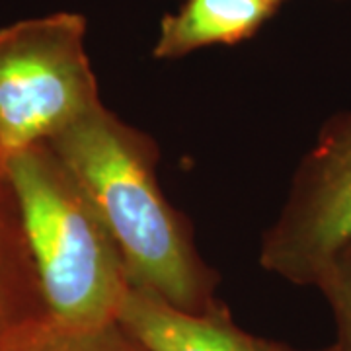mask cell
<instances>
[{
	"instance_id": "1",
	"label": "cell",
	"mask_w": 351,
	"mask_h": 351,
	"mask_svg": "<svg viewBox=\"0 0 351 351\" xmlns=\"http://www.w3.org/2000/svg\"><path fill=\"white\" fill-rule=\"evenodd\" d=\"M47 145L98 209L131 287L189 313L215 306V274L188 221L164 197L156 180L158 149L149 135L101 104Z\"/></svg>"
},
{
	"instance_id": "2",
	"label": "cell",
	"mask_w": 351,
	"mask_h": 351,
	"mask_svg": "<svg viewBox=\"0 0 351 351\" xmlns=\"http://www.w3.org/2000/svg\"><path fill=\"white\" fill-rule=\"evenodd\" d=\"M39 297L51 322H117L131 289L125 262L98 209L47 143L4 158Z\"/></svg>"
},
{
	"instance_id": "3",
	"label": "cell",
	"mask_w": 351,
	"mask_h": 351,
	"mask_svg": "<svg viewBox=\"0 0 351 351\" xmlns=\"http://www.w3.org/2000/svg\"><path fill=\"white\" fill-rule=\"evenodd\" d=\"M86 18L57 12L0 29V160L47 143L101 106Z\"/></svg>"
},
{
	"instance_id": "4",
	"label": "cell",
	"mask_w": 351,
	"mask_h": 351,
	"mask_svg": "<svg viewBox=\"0 0 351 351\" xmlns=\"http://www.w3.org/2000/svg\"><path fill=\"white\" fill-rule=\"evenodd\" d=\"M351 242V110L328 119L263 232L260 265L289 283L314 285Z\"/></svg>"
},
{
	"instance_id": "5",
	"label": "cell",
	"mask_w": 351,
	"mask_h": 351,
	"mask_svg": "<svg viewBox=\"0 0 351 351\" xmlns=\"http://www.w3.org/2000/svg\"><path fill=\"white\" fill-rule=\"evenodd\" d=\"M117 322L145 351H293L252 338L225 313L182 311L143 289H129Z\"/></svg>"
},
{
	"instance_id": "6",
	"label": "cell",
	"mask_w": 351,
	"mask_h": 351,
	"mask_svg": "<svg viewBox=\"0 0 351 351\" xmlns=\"http://www.w3.org/2000/svg\"><path fill=\"white\" fill-rule=\"evenodd\" d=\"M277 10L269 0H182L158 27L152 55L180 59L213 45H234L252 38Z\"/></svg>"
},
{
	"instance_id": "7",
	"label": "cell",
	"mask_w": 351,
	"mask_h": 351,
	"mask_svg": "<svg viewBox=\"0 0 351 351\" xmlns=\"http://www.w3.org/2000/svg\"><path fill=\"white\" fill-rule=\"evenodd\" d=\"M4 351H145L119 322L100 328H64L45 316L16 332Z\"/></svg>"
},
{
	"instance_id": "8",
	"label": "cell",
	"mask_w": 351,
	"mask_h": 351,
	"mask_svg": "<svg viewBox=\"0 0 351 351\" xmlns=\"http://www.w3.org/2000/svg\"><path fill=\"white\" fill-rule=\"evenodd\" d=\"M314 287H318L336 318L338 343L334 351H351V242L326 263Z\"/></svg>"
},
{
	"instance_id": "9",
	"label": "cell",
	"mask_w": 351,
	"mask_h": 351,
	"mask_svg": "<svg viewBox=\"0 0 351 351\" xmlns=\"http://www.w3.org/2000/svg\"><path fill=\"white\" fill-rule=\"evenodd\" d=\"M0 170H2V166H0ZM2 256H4V252L0 248V265H4V258H2Z\"/></svg>"
},
{
	"instance_id": "10",
	"label": "cell",
	"mask_w": 351,
	"mask_h": 351,
	"mask_svg": "<svg viewBox=\"0 0 351 351\" xmlns=\"http://www.w3.org/2000/svg\"><path fill=\"white\" fill-rule=\"evenodd\" d=\"M269 2H274V4H277V6L281 4V0H269Z\"/></svg>"
},
{
	"instance_id": "11",
	"label": "cell",
	"mask_w": 351,
	"mask_h": 351,
	"mask_svg": "<svg viewBox=\"0 0 351 351\" xmlns=\"http://www.w3.org/2000/svg\"><path fill=\"white\" fill-rule=\"evenodd\" d=\"M328 351H334V350H328Z\"/></svg>"
}]
</instances>
